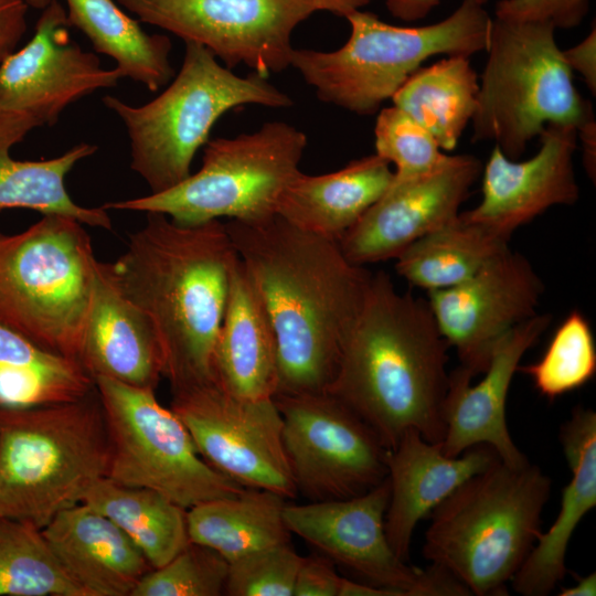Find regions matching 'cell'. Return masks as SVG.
Returning a JSON list of instances; mask_svg holds the SVG:
<instances>
[{
  "label": "cell",
  "mask_w": 596,
  "mask_h": 596,
  "mask_svg": "<svg viewBox=\"0 0 596 596\" xmlns=\"http://www.w3.org/2000/svg\"><path fill=\"white\" fill-rule=\"evenodd\" d=\"M224 225L276 336V395L327 392L372 274L351 263L337 241L278 215Z\"/></svg>",
  "instance_id": "cell-1"
},
{
  "label": "cell",
  "mask_w": 596,
  "mask_h": 596,
  "mask_svg": "<svg viewBox=\"0 0 596 596\" xmlns=\"http://www.w3.org/2000/svg\"><path fill=\"white\" fill-rule=\"evenodd\" d=\"M235 256L220 220L187 225L147 213L110 263L118 287L156 333L172 393L216 384L214 351Z\"/></svg>",
  "instance_id": "cell-2"
},
{
  "label": "cell",
  "mask_w": 596,
  "mask_h": 596,
  "mask_svg": "<svg viewBox=\"0 0 596 596\" xmlns=\"http://www.w3.org/2000/svg\"><path fill=\"white\" fill-rule=\"evenodd\" d=\"M426 299L372 274L328 391L392 449L409 429L440 443L449 383L447 350Z\"/></svg>",
  "instance_id": "cell-3"
},
{
  "label": "cell",
  "mask_w": 596,
  "mask_h": 596,
  "mask_svg": "<svg viewBox=\"0 0 596 596\" xmlns=\"http://www.w3.org/2000/svg\"><path fill=\"white\" fill-rule=\"evenodd\" d=\"M552 482L531 462L497 458L432 512L423 556L457 578L470 595H507V584L534 546Z\"/></svg>",
  "instance_id": "cell-4"
},
{
  "label": "cell",
  "mask_w": 596,
  "mask_h": 596,
  "mask_svg": "<svg viewBox=\"0 0 596 596\" xmlns=\"http://www.w3.org/2000/svg\"><path fill=\"white\" fill-rule=\"evenodd\" d=\"M108 459L96 387L75 401L0 409V518L43 529L107 477Z\"/></svg>",
  "instance_id": "cell-5"
},
{
  "label": "cell",
  "mask_w": 596,
  "mask_h": 596,
  "mask_svg": "<svg viewBox=\"0 0 596 596\" xmlns=\"http://www.w3.org/2000/svg\"><path fill=\"white\" fill-rule=\"evenodd\" d=\"M345 19L350 35L341 47L294 49L290 66L320 100L358 115L377 113L427 58L486 51L492 21L478 0H461L447 18L421 26L393 25L362 10Z\"/></svg>",
  "instance_id": "cell-6"
},
{
  "label": "cell",
  "mask_w": 596,
  "mask_h": 596,
  "mask_svg": "<svg viewBox=\"0 0 596 596\" xmlns=\"http://www.w3.org/2000/svg\"><path fill=\"white\" fill-rule=\"evenodd\" d=\"M184 43L180 72L158 97L137 107L110 95L103 98L125 124L130 139V168L151 193L171 189L191 174L196 151L209 141L214 124L225 113L244 105H292L290 96L266 76L255 72L240 76L222 66L205 46Z\"/></svg>",
  "instance_id": "cell-7"
},
{
  "label": "cell",
  "mask_w": 596,
  "mask_h": 596,
  "mask_svg": "<svg viewBox=\"0 0 596 596\" xmlns=\"http://www.w3.org/2000/svg\"><path fill=\"white\" fill-rule=\"evenodd\" d=\"M97 264L84 224L71 216L0 233V323L79 362Z\"/></svg>",
  "instance_id": "cell-8"
},
{
  "label": "cell",
  "mask_w": 596,
  "mask_h": 596,
  "mask_svg": "<svg viewBox=\"0 0 596 596\" xmlns=\"http://www.w3.org/2000/svg\"><path fill=\"white\" fill-rule=\"evenodd\" d=\"M555 26L540 21H491L487 62L479 77L473 141H494L518 160L549 124L577 129L594 118L555 40Z\"/></svg>",
  "instance_id": "cell-9"
},
{
  "label": "cell",
  "mask_w": 596,
  "mask_h": 596,
  "mask_svg": "<svg viewBox=\"0 0 596 596\" xmlns=\"http://www.w3.org/2000/svg\"><path fill=\"white\" fill-rule=\"evenodd\" d=\"M307 142L305 132L284 121H268L233 138L209 139L202 167L181 183L102 206L159 213L187 225L223 217L260 222L276 215L284 190L300 171Z\"/></svg>",
  "instance_id": "cell-10"
},
{
  "label": "cell",
  "mask_w": 596,
  "mask_h": 596,
  "mask_svg": "<svg viewBox=\"0 0 596 596\" xmlns=\"http://www.w3.org/2000/svg\"><path fill=\"white\" fill-rule=\"evenodd\" d=\"M94 382L107 427L108 478L158 491L187 510L243 491L200 456L182 421L160 404L155 389L108 377Z\"/></svg>",
  "instance_id": "cell-11"
},
{
  "label": "cell",
  "mask_w": 596,
  "mask_h": 596,
  "mask_svg": "<svg viewBox=\"0 0 596 596\" xmlns=\"http://www.w3.org/2000/svg\"><path fill=\"white\" fill-rule=\"evenodd\" d=\"M297 493L309 501L363 494L387 477L375 432L329 392L276 395Z\"/></svg>",
  "instance_id": "cell-12"
},
{
  "label": "cell",
  "mask_w": 596,
  "mask_h": 596,
  "mask_svg": "<svg viewBox=\"0 0 596 596\" xmlns=\"http://www.w3.org/2000/svg\"><path fill=\"white\" fill-rule=\"evenodd\" d=\"M389 500L386 477L356 497L286 503L284 518L291 533L370 584L395 589L401 596L470 595L446 570L434 564L426 570L414 567L395 554L384 524Z\"/></svg>",
  "instance_id": "cell-13"
},
{
  "label": "cell",
  "mask_w": 596,
  "mask_h": 596,
  "mask_svg": "<svg viewBox=\"0 0 596 596\" xmlns=\"http://www.w3.org/2000/svg\"><path fill=\"white\" fill-rule=\"evenodd\" d=\"M140 21L210 50L227 68L266 76L290 66L294 30L312 0H117Z\"/></svg>",
  "instance_id": "cell-14"
},
{
  "label": "cell",
  "mask_w": 596,
  "mask_h": 596,
  "mask_svg": "<svg viewBox=\"0 0 596 596\" xmlns=\"http://www.w3.org/2000/svg\"><path fill=\"white\" fill-rule=\"evenodd\" d=\"M170 407L213 469L245 488L298 496L274 398H240L210 384L173 392Z\"/></svg>",
  "instance_id": "cell-15"
},
{
  "label": "cell",
  "mask_w": 596,
  "mask_h": 596,
  "mask_svg": "<svg viewBox=\"0 0 596 596\" xmlns=\"http://www.w3.org/2000/svg\"><path fill=\"white\" fill-rule=\"evenodd\" d=\"M544 290L531 263L507 248L467 280L427 291L439 332L473 376L487 369L499 341L536 313Z\"/></svg>",
  "instance_id": "cell-16"
},
{
  "label": "cell",
  "mask_w": 596,
  "mask_h": 596,
  "mask_svg": "<svg viewBox=\"0 0 596 596\" xmlns=\"http://www.w3.org/2000/svg\"><path fill=\"white\" fill-rule=\"evenodd\" d=\"M67 12L56 0L42 9L32 39L0 64V109L24 111L53 126L71 104L124 74L103 68L70 34Z\"/></svg>",
  "instance_id": "cell-17"
},
{
  "label": "cell",
  "mask_w": 596,
  "mask_h": 596,
  "mask_svg": "<svg viewBox=\"0 0 596 596\" xmlns=\"http://www.w3.org/2000/svg\"><path fill=\"white\" fill-rule=\"evenodd\" d=\"M482 168L472 155H448L429 173L392 180L385 193L338 241L342 253L359 266L395 259L414 242L457 217Z\"/></svg>",
  "instance_id": "cell-18"
},
{
  "label": "cell",
  "mask_w": 596,
  "mask_h": 596,
  "mask_svg": "<svg viewBox=\"0 0 596 596\" xmlns=\"http://www.w3.org/2000/svg\"><path fill=\"white\" fill-rule=\"evenodd\" d=\"M530 159L508 158L494 146L482 168V198L460 214L510 240L520 226L555 205H572L579 196L574 171L577 128L549 124Z\"/></svg>",
  "instance_id": "cell-19"
},
{
  "label": "cell",
  "mask_w": 596,
  "mask_h": 596,
  "mask_svg": "<svg viewBox=\"0 0 596 596\" xmlns=\"http://www.w3.org/2000/svg\"><path fill=\"white\" fill-rule=\"evenodd\" d=\"M550 322V315L535 313L510 330L494 348L485 376L476 385L471 384L473 375L460 365L449 373L443 405L445 435L439 443L446 456L457 457L483 444L511 467L530 462L509 433L505 404L521 358Z\"/></svg>",
  "instance_id": "cell-20"
},
{
  "label": "cell",
  "mask_w": 596,
  "mask_h": 596,
  "mask_svg": "<svg viewBox=\"0 0 596 596\" xmlns=\"http://www.w3.org/2000/svg\"><path fill=\"white\" fill-rule=\"evenodd\" d=\"M498 457L488 445H476L457 457L446 456L439 443H430L415 429L404 433L386 451L390 500L385 533L395 554L409 560L417 523L475 473Z\"/></svg>",
  "instance_id": "cell-21"
},
{
  "label": "cell",
  "mask_w": 596,
  "mask_h": 596,
  "mask_svg": "<svg viewBox=\"0 0 596 596\" xmlns=\"http://www.w3.org/2000/svg\"><path fill=\"white\" fill-rule=\"evenodd\" d=\"M79 362L93 380L108 377L155 389L163 362L156 333L143 312L120 290L110 263L98 260Z\"/></svg>",
  "instance_id": "cell-22"
},
{
  "label": "cell",
  "mask_w": 596,
  "mask_h": 596,
  "mask_svg": "<svg viewBox=\"0 0 596 596\" xmlns=\"http://www.w3.org/2000/svg\"><path fill=\"white\" fill-rule=\"evenodd\" d=\"M42 532L85 596H131L152 570L127 534L85 502L58 512Z\"/></svg>",
  "instance_id": "cell-23"
},
{
  "label": "cell",
  "mask_w": 596,
  "mask_h": 596,
  "mask_svg": "<svg viewBox=\"0 0 596 596\" xmlns=\"http://www.w3.org/2000/svg\"><path fill=\"white\" fill-rule=\"evenodd\" d=\"M572 478L562 491L558 514L512 578L513 589L523 596H546L566 574V551L582 519L596 505V413L576 407L560 430Z\"/></svg>",
  "instance_id": "cell-24"
},
{
  "label": "cell",
  "mask_w": 596,
  "mask_h": 596,
  "mask_svg": "<svg viewBox=\"0 0 596 596\" xmlns=\"http://www.w3.org/2000/svg\"><path fill=\"white\" fill-rule=\"evenodd\" d=\"M215 383L245 400L273 398L278 348L267 311L242 260L235 256L214 351Z\"/></svg>",
  "instance_id": "cell-25"
},
{
  "label": "cell",
  "mask_w": 596,
  "mask_h": 596,
  "mask_svg": "<svg viewBox=\"0 0 596 596\" xmlns=\"http://www.w3.org/2000/svg\"><path fill=\"white\" fill-rule=\"evenodd\" d=\"M392 180L390 163L376 153L326 174L299 171L284 190L276 215L302 231L338 242L385 193Z\"/></svg>",
  "instance_id": "cell-26"
},
{
  "label": "cell",
  "mask_w": 596,
  "mask_h": 596,
  "mask_svg": "<svg viewBox=\"0 0 596 596\" xmlns=\"http://www.w3.org/2000/svg\"><path fill=\"white\" fill-rule=\"evenodd\" d=\"M38 126L41 124L28 113L0 109V210L29 209L111 230L107 210L76 204L65 188L68 172L78 161L94 155L97 146L79 143L62 156L40 161H21L10 156L11 147Z\"/></svg>",
  "instance_id": "cell-27"
},
{
  "label": "cell",
  "mask_w": 596,
  "mask_h": 596,
  "mask_svg": "<svg viewBox=\"0 0 596 596\" xmlns=\"http://www.w3.org/2000/svg\"><path fill=\"white\" fill-rule=\"evenodd\" d=\"M275 492L244 488L236 496L201 502L187 511L189 540L209 546L228 563L254 551L291 543L284 508Z\"/></svg>",
  "instance_id": "cell-28"
},
{
  "label": "cell",
  "mask_w": 596,
  "mask_h": 596,
  "mask_svg": "<svg viewBox=\"0 0 596 596\" xmlns=\"http://www.w3.org/2000/svg\"><path fill=\"white\" fill-rule=\"evenodd\" d=\"M479 76L468 56H446L417 68L392 96L402 109L437 140L456 148L477 109Z\"/></svg>",
  "instance_id": "cell-29"
},
{
  "label": "cell",
  "mask_w": 596,
  "mask_h": 596,
  "mask_svg": "<svg viewBox=\"0 0 596 596\" xmlns=\"http://www.w3.org/2000/svg\"><path fill=\"white\" fill-rule=\"evenodd\" d=\"M82 502L123 530L152 568L168 563L190 542L188 510L152 489L104 477L93 485Z\"/></svg>",
  "instance_id": "cell-30"
},
{
  "label": "cell",
  "mask_w": 596,
  "mask_h": 596,
  "mask_svg": "<svg viewBox=\"0 0 596 596\" xmlns=\"http://www.w3.org/2000/svg\"><path fill=\"white\" fill-rule=\"evenodd\" d=\"M71 26L82 31L98 53L110 56L124 77L157 92L173 76L171 41L146 33L113 0H65Z\"/></svg>",
  "instance_id": "cell-31"
},
{
  "label": "cell",
  "mask_w": 596,
  "mask_h": 596,
  "mask_svg": "<svg viewBox=\"0 0 596 596\" xmlns=\"http://www.w3.org/2000/svg\"><path fill=\"white\" fill-rule=\"evenodd\" d=\"M95 389L83 365L0 323V409L78 400Z\"/></svg>",
  "instance_id": "cell-32"
},
{
  "label": "cell",
  "mask_w": 596,
  "mask_h": 596,
  "mask_svg": "<svg viewBox=\"0 0 596 596\" xmlns=\"http://www.w3.org/2000/svg\"><path fill=\"white\" fill-rule=\"evenodd\" d=\"M509 238L465 219L460 213L409 245L395 259V269L426 291L458 285L509 248Z\"/></svg>",
  "instance_id": "cell-33"
},
{
  "label": "cell",
  "mask_w": 596,
  "mask_h": 596,
  "mask_svg": "<svg viewBox=\"0 0 596 596\" xmlns=\"http://www.w3.org/2000/svg\"><path fill=\"white\" fill-rule=\"evenodd\" d=\"M0 596H85L66 574L42 529L0 518Z\"/></svg>",
  "instance_id": "cell-34"
},
{
  "label": "cell",
  "mask_w": 596,
  "mask_h": 596,
  "mask_svg": "<svg viewBox=\"0 0 596 596\" xmlns=\"http://www.w3.org/2000/svg\"><path fill=\"white\" fill-rule=\"evenodd\" d=\"M538 392L554 400L584 386L596 373V343L585 316L573 309L553 333L543 355L518 368Z\"/></svg>",
  "instance_id": "cell-35"
},
{
  "label": "cell",
  "mask_w": 596,
  "mask_h": 596,
  "mask_svg": "<svg viewBox=\"0 0 596 596\" xmlns=\"http://www.w3.org/2000/svg\"><path fill=\"white\" fill-rule=\"evenodd\" d=\"M228 562L215 550L189 542L164 565L149 571L131 596L224 595Z\"/></svg>",
  "instance_id": "cell-36"
},
{
  "label": "cell",
  "mask_w": 596,
  "mask_h": 596,
  "mask_svg": "<svg viewBox=\"0 0 596 596\" xmlns=\"http://www.w3.org/2000/svg\"><path fill=\"white\" fill-rule=\"evenodd\" d=\"M374 139L375 153L395 166L394 181L429 173L448 157L429 131L394 105L379 111Z\"/></svg>",
  "instance_id": "cell-37"
},
{
  "label": "cell",
  "mask_w": 596,
  "mask_h": 596,
  "mask_svg": "<svg viewBox=\"0 0 596 596\" xmlns=\"http://www.w3.org/2000/svg\"><path fill=\"white\" fill-rule=\"evenodd\" d=\"M302 556L291 543L260 549L228 563L224 595L292 596Z\"/></svg>",
  "instance_id": "cell-38"
},
{
  "label": "cell",
  "mask_w": 596,
  "mask_h": 596,
  "mask_svg": "<svg viewBox=\"0 0 596 596\" xmlns=\"http://www.w3.org/2000/svg\"><path fill=\"white\" fill-rule=\"evenodd\" d=\"M589 0H500L494 17L510 21L549 22L555 29H572L582 23Z\"/></svg>",
  "instance_id": "cell-39"
},
{
  "label": "cell",
  "mask_w": 596,
  "mask_h": 596,
  "mask_svg": "<svg viewBox=\"0 0 596 596\" xmlns=\"http://www.w3.org/2000/svg\"><path fill=\"white\" fill-rule=\"evenodd\" d=\"M341 582L342 576L330 558L324 555L302 557L292 596H339Z\"/></svg>",
  "instance_id": "cell-40"
},
{
  "label": "cell",
  "mask_w": 596,
  "mask_h": 596,
  "mask_svg": "<svg viewBox=\"0 0 596 596\" xmlns=\"http://www.w3.org/2000/svg\"><path fill=\"white\" fill-rule=\"evenodd\" d=\"M25 0H0V64L15 51L26 31Z\"/></svg>",
  "instance_id": "cell-41"
},
{
  "label": "cell",
  "mask_w": 596,
  "mask_h": 596,
  "mask_svg": "<svg viewBox=\"0 0 596 596\" xmlns=\"http://www.w3.org/2000/svg\"><path fill=\"white\" fill-rule=\"evenodd\" d=\"M563 57L572 72L578 73L593 95L596 94V29L576 45L562 50Z\"/></svg>",
  "instance_id": "cell-42"
},
{
  "label": "cell",
  "mask_w": 596,
  "mask_h": 596,
  "mask_svg": "<svg viewBox=\"0 0 596 596\" xmlns=\"http://www.w3.org/2000/svg\"><path fill=\"white\" fill-rule=\"evenodd\" d=\"M486 6L489 0H478ZM440 0H385L390 14L398 20L413 22L426 18Z\"/></svg>",
  "instance_id": "cell-43"
},
{
  "label": "cell",
  "mask_w": 596,
  "mask_h": 596,
  "mask_svg": "<svg viewBox=\"0 0 596 596\" xmlns=\"http://www.w3.org/2000/svg\"><path fill=\"white\" fill-rule=\"evenodd\" d=\"M582 142L583 163L587 175L595 182L596 175V120L592 118L577 129Z\"/></svg>",
  "instance_id": "cell-44"
},
{
  "label": "cell",
  "mask_w": 596,
  "mask_h": 596,
  "mask_svg": "<svg viewBox=\"0 0 596 596\" xmlns=\"http://www.w3.org/2000/svg\"><path fill=\"white\" fill-rule=\"evenodd\" d=\"M339 596H401L395 589L373 584L356 583L342 577Z\"/></svg>",
  "instance_id": "cell-45"
},
{
  "label": "cell",
  "mask_w": 596,
  "mask_h": 596,
  "mask_svg": "<svg viewBox=\"0 0 596 596\" xmlns=\"http://www.w3.org/2000/svg\"><path fill=\"white\" fill-rule=\"evenodd\" d=\"M318 11H328L334 15L345 18L354 11L361 10L374 0H312Z\"/></svg>",
  "instance_id": "cell-46"
},
{
  "label": "cell",
  "mask_w": 596,
  "mask_h": 596,
  "mask_svg": "<svg viewBox=\"0 0 596 596\" xmlns=\"http://www.w3.org/2000/svg\"><path fill=\"white\" fill-rule=\"evenodd\" d=\"M560 596H595L596 595V574L589 573L584 577H579L576 585L571 587H562Z\"/></svg>",
  "instance_id": "cell-47"
},
{
  "label": "cell",
  "mask_w": 596,
  "mask_h": 596,
  "mask_svg": "<svg viewBox=\"0 0 596 596\" xmlns=\"http://www.w3.org/2000/svg\"><path fill=\"white\" fill-rule=\"evenodd\" d=\"M29 7L35 8V9H44L51 0H25Z\"/></svg>",
  "instance_id": "cell-48"
}]
</instances>
